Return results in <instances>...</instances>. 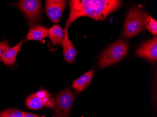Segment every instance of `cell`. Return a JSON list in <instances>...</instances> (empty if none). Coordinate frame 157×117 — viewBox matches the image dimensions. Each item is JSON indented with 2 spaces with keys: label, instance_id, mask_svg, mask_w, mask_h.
<instances>
[{
  "label": "cell",
  "instance_id": "obj_13",
  "mask_svg": "<svg viewBox=\"0 0 157 117\" xmlns=\"http://www.w3.org/2000/svg\"><path fill=\"white\" fill-rule=\"evenodd\" d=\"M48 36L53 45H61L64 39V31L59 25L55 24L48 30Z\"/></svg>",
  "mask_w": 157,
  "mask_h": 117
},
{
  "label": "cell",
  "instance_id": "obj_3",
  "mask_svg": "<svg viewBox=\"0 0 157 117\" xmlns=\"http://www.w3.org/2000/svg\"><path fill=\"white\" fill-rule=\"evenodd\" d=\"M128 50V46L127 41L119 38L103 53L99 60V67H106L118 62L126 56Z\"/></svg>",
  "mask_w": 157,
  "mask_h": 117
},
{
  "label": "cell",
  "instance_id": "obj_17",
  "mask_svg": "<svg viewBox=\"0 0 157 117\" xmlns=\"http://www.w3.org/2000/svg\"><path fill=\"white\" fill-rule=\"evenodd\" d=\"M24 117H45V116H39L38 115H35V114H33V113H25V115Z\"/></svg>",
  "mask_w": 157,
  "mask_h": 117
},
{
  "label": "cell",
  "instance_id": "obj_1",
  "mask_svg": "<svg viewBox=\"0 0 157 117\" xmlns=\"http://www.w3.org/2000/svg\"><path fill=\"white\" fill-rule=\"evenodd\" d=\"M69 3L70 12L66 22V25L69 26L82 16L104 20L121 5V2L116 0H72L69 1Z\"/></svg>",
  "mask_w": 157,
  "mask_h": 117
},
{
  "label": "cell",
  "instance_id": "obj_10",
  "mask_svg": "<svg viewBox=\"0 0 157 117\" xmlns=\"http://www.w3.org/2000/svg\"><path fill=\"white\" fill-rule=\"evenodd\" d=\"M49 97H48L42 98L39 97L36 93H33L27 97L25 100V104L29 109L37 110L48 105L50 99Z\"/></svg>",
  "mask_w": 157,
  "mask_h": 117
},
{
  "label": "cell",
  "instance_id": "obj_4",
  "mask_svg": "<svg viewBox=\"0 0 157 117\" xmlns=\"http://www.w3.org/2000/svg\"><path fill=\"white\" fill-rule=\"evenodd\" d=\"M14 6L22 11L31 26L36 24L41 19V4L40 1L23 0L20 1Z\"/></svg>",
  "mask_w": 157,
  "mask_h": 117
},
{
  "label": "cell",
  "instance_id": "obj_9",
  "mask_svg": "<svg viewBox=\"0 0 157 117\" xmlns=\"http://www.w3.org/2000/svg\"><path fill=\"white\" fill-rule=\"evenodd\" d=\"M48 36V29L39 24L31 26L29 31L26 35V41L28 40H39Z\"/></svg>",
  "mask_w": 157,
  "mask_h": 117
},
{
  "label": "cell",
  "instance_id": "obj_2",
  "mask_svg": "<svg viewBox=\"0 0 157 117\" xmlns=\"http://www.w3.org/2000/svg\"><path fill=\"white\" fill-rule=\"evenodd\" d=\"M147 16V13L140 9H130L125 19L122 36L131 38L144 31Z\"/></svg>",
  "mask_w": 157,
  "mask_h": 117
},
{
  "label": "cell",
  "instance_id": "obj_16",
  "mask_svg": "<svg viewBox=\"0 0 157 117\" xmlns=\"http://www.w3.org/2000/svg\"><path fill=\"white\" fill-rule=\"evenodd\" d=\"M10 48V47L8 41H4L0 42V58L5 51Z\"/></svg>",
  "mask_w": 157,
  "mask_h": 117
},
{
  "label": "cell",
  "instance_id": "obj_12",
  "mask_svg": "<svg viewBox=\"0 0 157 117\" xmlns=\"http://www.w3.org/2000/svg\"><path fill=\"white\" fill-rule=\"evenodd\" d=\"M93 75V70H90L86 73L84 74L78 78L74 80L72 87L79 93L85 89L88 85L90 84Z\"/></svg>",
  "mask_w": 157,
  "mask_h": 117
},
{
  "label": "cell",
  "instance_id": "obj_7",
  "mask_svg": "<svg viewBox=\"0 0 157 117\" xmlns=\"http://www.w3.org/2000/svg\"><path fill=\"white\" fill-rule=\"evenodd\" d=\"M138 57L144 58L150 61L155 62L157 59V39L154 38L144 43L136 52Z\"/></svg>",
  "mask_w": 157,
  "mask_h": 117
},
{
  "label": "cell",
  "instance_id": "obj_11",
  "mask_svg": "<svg viewBox=\"0 0 157 117\" xmlns=\"http://www.w3.org/2000/svg\"><path fill=\"white\" fill-rule=\"evenodd\" d=\"M24 41V40L20 41L15 46L7 49L0 58V60L6 65L12 66L14 65L15 63L17 55Z\"/></svg>",
  "mask_w": 157,
  "mask_h": 117
},
{
  "label": "cell",
  "instance_id": "obj_14",
  "mask_svg": "<svg viewBox=\"0 0 157 117\" xmlns=\"http://www.w3.org/2000/svg\"><path fill=\"white\" fill-rule=\"evenodd\" d=\"M25 113L17 109H7L0 112V117H24Z\"/></svg>",
  "mask_w": 157,
  "mask_h": 117
},
{
  "label": "cell",
  "instance_id": "obj_5",
  "mask_svg": "<svg viewBox=\"0 0 157 117\" xmlns=\"http://www.w3.org/2000/svg\"><path fill=\"white\" fill-rule=\"evenodd\" d=\"M75 100V95L68 89H65L59 93L53 107L56 117H68Z\"/></svg>",
  "mask_w": 157,
  "mask_h": 117
},
{
  "label": "cell",
  "instance_id": "obj_6",
  "mask_svg": "<svg viewBox=\"0 0 157 117\" xmlns=\"http://www.w3.org/2000/svg\"><path fill=\"white\" fill-rule=\"evenodd\" d=\"M67 2L63 0H47L45 9L48 16L55 24L59 22Z\"/></svg>",
  "mask_w": 157,
  "mask_h": 117
},
{
  "label": "cell",
  "instance_id": "obj_15",
  "mask_svg": "<svg viewBox=\"0 0 157 117\" xmlns=\"http://www.w3.org/2000/svg\"><path fill=\"white\" fill-rule=\"evenodd\" d=\"M145 27L152 34L157 35V22L151 16H148L146 18Z\"/></svg>",
  "mask_w": 157,
  "mask_h": 117
},
{
  "label": "cell",
  "instance_id": "obj_8",
  "mask_svg": "<svg viewBox=\"0 0 157 117\" xmlns=\"http://www.w3.org/2000/svg\"><path fill=\"white\" fill-rule=\"evenodd\" d=\"M69 26L66 25L64 29V39L63 42V57L65 60L69 63H71L75 61L77 53L75 48L73 45V42L69 38L68 30Z\"/></svg>",
  "mask_w": 157,
  "mask_h": 117
}]
</instances>
